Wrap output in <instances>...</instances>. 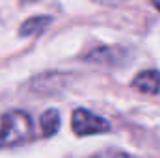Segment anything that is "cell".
<instances>
[{
    "mask_svg": "<svg viewBox=\"0 0 160 158\" xmlns=\"http://www.w3.org/2000/svg\"><path fill=\"white\" fill-rule=\"evenodd\" d=\"M132 87L143 93H158L160 91V73L158 71H142L132 80Z\"/></svg>",
    "mask_w": 160,
    "mask_h": 158,
    "instance_id": "3",
    "label": "cell"
},
{
    "mask_svg": "<svg viewBox=\"0 0 160 158\" xmlns=\"http://www.w3.org/2000/svg\"><path fill=\"white\" fill-rule=\"evenodd\" d=\"M41 132L43 136H54L60 128V114L58 110H47L43 116H41Z\"/></svg>",
    "mask_w": 160,
    "mask_h": 158,
    "instance_id": "4",
    "label": "cell"
},
{
    "mask_svg": "<svg viewBox=\"0 0 160 158\" xmlns=\"http://www.w3.org/2000/svg\"><path fill=\"white\" fill-rule=\"evenodd\" d=\"M34 134L32 119L26 112L11 110L0 116V149L28 141Z\"/></svg>",
    "mask_w": 160,
    "mask_h": 158,
    "instance_id": "1",
    "label": "cell"
},
{
    "mask_svg": "<svg viewBox=\"0 0 160 158\" xmlns=\"http://www.w3.org/2000/svg\"><path fill=\"white\" fill-rule=\"evenodd\" d=\"M24 2H32V0H24Z\"/></svg>",
    "mask_w": 160,
    "mask_h": 158,
    "instance_id": "8",
    "label": "cell"
},
{
    "mask_svg": "<svg viewBox=\"0 0 160 158\" xmlns=\"http://www.w3.org/2000/svg\"><path fill=\"white\" fill-rule=\"evenodd\" d=\"M93 158H132V156L123 155V153H101V155H97Z\"/></svg>",
    "mask_w": 160,
    "mask_h": 158,
    "instance_id": "6",
    "label": "cell"
},
{
    "mask_svg": "<svg viewBox=\"0 0 160 158\" xmlns=\"http://www.w3.org/2000/svg\"><path fill=\"white\" fill-rule=\"evenodd\" d=\"M48 24H50V17H45V15H41V17H32V19H28V21L21 26V36H34V34H39V32H43Z\"/></svg>",
    "mask_w": 160,
    "mask_h": 158,
    "instance_id": "5",
    "label": "cell"
},
{
    "mask_svg": "<svg viewBox=\"0 0 160 158\" xmlns=\"http://www.w3.org/2000/svg\"><path fill=\"white\" fill-rule=\"evenodd\" d=\"M71 126L77 136H93V134H102V132L110 130V123L106 119H102L101 116H95L84 108H78L73 112Z\"/></svg>",
    "mask_w": 160,
    "mask_h": 158,
    "instance_id": "2",
    "label": "cell"
},
{
    "mask_svg": "<svg viewBox=\"0 0 160 158\" xmlns=\"http://www.w3.org/2000/svg\"><path fill=\"white\" fill-rule=\"evenodd\" d=\"M151 2H153V6H155V7L160 11V0H151Z\"/></svg>",
    "mask_w": 160,
    "mask_h": 158,
    "instance_id": "7",
    "label": "cell"
}]
</instances>
